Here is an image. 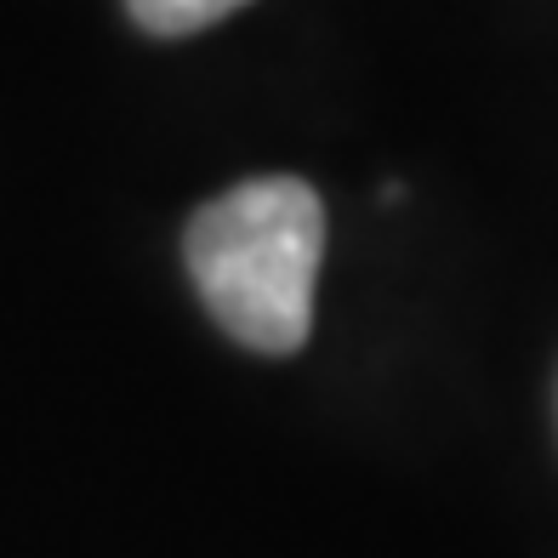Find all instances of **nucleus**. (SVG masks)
<instances>
[{"instance_id":"1","label":"nucleus","mask_w":558,"mask_h":558,"mask_svg":"<svg viewBox=\"0 0 558 558\" xmlns=\"http://www.w3.org/2000/svg\"><path fill=\"white\" fill-rule=\"evenodd\" d=\"M211 319L251 353H296L314 331L325 199L302 177H251L199 206L183 234Z\"/></svg>"},{"instance_id":"2","label":"nucleus","mask_w":558,"mask_h":558,"mask_svg":"<svg viewBox=\"0 0 558 558\" xmlns=\"http://www.w3.org/2000/svg\"><path fill=\"white\" fill-rule=\"evenodd\" d=\"M240 7H251V0H125V12H132L137 29L160 35V40L199 35V29H211V23H222Z\"/></svg>"}]
</instances>
